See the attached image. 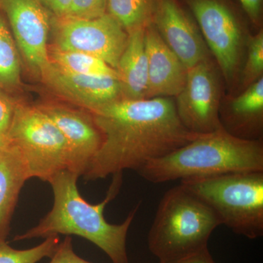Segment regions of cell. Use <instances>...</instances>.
<instances>
[{
	"mask_svg": "<svg viewBox=\"0 0 263 263\" xmlns=\"http://www.w3.org/2000/svg\"><path fill=\"white\" fill-rule=\"evenodd\" d=\"M89 112L103 143L83 176L86 181L138 171L198 136L183 125L171 98L120 99Z\"/></svg>",
	"mask_w": 263,
	"mask_h": 263,
	"instance_id": "1",
	"label": "cell"
},
{
	"mask_svg": "<svg viewBox=\"0 0 263 263\" xmlns=\"http://www.w3.org/2000/svg\"><path fill=\"white\" fill-rule=\"evenodd\" d=\"M113 182L103 201L91 204L81 196L77 186L79 175L72 171L59 173L49 181L53 193V205L39 224L15 240L48 238L59 235H78L89 240L103 251L113 263H129L127 233L140 204L131 211L122 224L105 220V208L115 198L122 183V173L114 174Z\"/></svg>",
	"mask_w": 263,
	"mask_h": 263,
	"instance_id": "2",
	"label": "cell"
},
{
	"mask_svg": "<svg viewBox=\"0 0 263 263\" xmlns=\"http://www.w3.org/2000/svg\"><path fill=\"white\" fill-rule=\"evenodd\" d=\"M255 171H263L262 141L237 138L221 127L149 161L138 173L148 182L161 183Z\"/></svg>",
	"mask_w": 263,
	"mask_h": 263,
	"instance_id": "3",
	"label": "cell"
},
{
	"mask_svg": "<svg viewBox=\"0 0 263 263\" xmlns=\"http://www.w3.org/2000/svg\"><path fill=\"white\" fill-rule=\"evenodd\" d=\"M219 226L212 208L180 183L161 199L148 232V249L160 262L182 258L208 248Z\"/></svg>",
	"mask_w": 263,
	"mask_h": 263,
	"instance_id": "4",
	"label": "cell"
},
{
	"mask_svg": "<svg viewBox=\"0 0 263 263\" xmlns=\"http://www.w3.org/2000/svg\"><path fill=\"white\" fill-rule=\"evenodd\" d=\"M235 234L254 240L263 235V171L233 173L181 180Z\"/></svg>",
	"mask_w": 263,
	"mask_h": 263,
	"instance_id": "5",
	"label": "cell"
},
{
	"mask_svg": "<svg viewBox=\"0 0 263 263\" xmlns=\"http://www.w3.org/2000/svg\"><path fill=\"white\" fill-rule=\"evenodd\" d=\"M9 144L23 159L29 179L49 182L63 171H71L70 147L60 129L37 106L15 103Z\"/></svg>",
	"mask_w": 263,
	"mask_h": 263,
	"instance_id": "6",
	"label": "cell"
},
{
	"mask_svg": "<svg viewBox=\"0 0 263 263\" xmlns=\"http://www.w3.org/2000/svg\"><path fill=\"white\" fill-rule=\"evenodd\" d=\"M230 86L239 81L247 35L226 0H183Z\"/></svg>",
	"mask_w": 263,
	"mask_h": 263,
	"instance_id": "7",
	"label": "cell"
},
{
	"mask_svg": "<svg viewBox=\"0 0 263 263\" xmlns=\"http://www.w3.org/2000/svg\"><path fill=\"white\" fill-rule=\"evenodd\" d=\"M52 28L54 45L51 47L98 57L115 70L129 35L107 13L93 19L54 17Z\"/></svg>",
	"mask_w": 263,
	"mask_h": 263,
	"instance_id": "8",
	"label": "cell"
},
{
	"mask_svg": "<svg viewBox=\"0 0 263 263\" xmlns=\"http://www.w3.org/2000/svg\"><path fill=\"white\" fill-rule=\"evenodd\" d=\"M221 95L219 73L210 58L189 69L182 91L175 100L183 125L197 135L222 127L219 118Z\"/></svg>",
	"mask_w": 263,
	"mask_h": 263,
	"instance_id": "9",
	"label": "cell"
},
{
	"mask_svg": "<svg viewBox=\"0 0 263 263\" xmlns=\"http://www.w3.org/2000/svg\"><path fill=\"white\" fill-rule=\"evenodd\" d=\"M0 10L29 69L41 76L50 64L48 38L54 15L38 0H0Z\"/></svg>",
	"mask_w": 263,
	"mask_h": 263,
	"instance_id": "10",
	"label": "cell"
},
{
	"mask_svg": "<svg viewBox=\"0 0 263 263\" xmlns=\"http://www.w3.org/2000/svg\"><path fill=\"white\" fill-rule=\"evenodd\" d=\"M153 24L187 70L210 58L198 26L178 0H157Z\"/></svg>",
	"mask_w": 263,
	"mask_h": 263,
	"instance_id": "11",
	"label": "cell"
},
{
	"mask_svg": "<svg viewBox=\"0 0 263 263\" xmlns=\"http://www.w3.org/2000/svg\"><path fill=\"white\" fill-rule=\"evenodd\" d=\"M41 77L57 94L89 111L122 99L120 83L113 76L72 73L50 62Z\"/></svg>",
	"mask_w": 263,
	"mask_h": 263,
	"instance_id": "12",
	"label": "cell"
},
{
	"mask_svg": "<svg viewBox=\"0 0 263 263\" xmlns=\"http://www.w3.org/2000/svg\"><path fill=\"white\" fill-rule=\"evenodd\" d=\"M60 129L68 143L71 171L84 176L103 143V135L92 115L54 104L37 106Z\"/></svg>",
	"mask_w": 263,
	"mask_h": 263,
	"instance_id": "13",
	"label": "cell"
},
{
	"mask_svg": "<svg viewBox=\"0 0 263 263\" xmlns=\"http://www.w3.org/2000/svg\"><path fill=\"white\" fill-rule=\"evenodd\" d=\"M148 61L146 98H172L182 91L187 69L164 42L153 22L145 28Z\"/></svg>",
	"mask_w": 263,
	"mask_h": 263,
	"instance_id": "14",
	"label": "cell"
},
{
	"mask_svg": "<svg viewBox=\"0 0 263 263\" xmlns=\"http://www.w3.org/2000/svg\"><path fill=\"white\" fill-rule=\"evenodd\" d=\"M221 126L232 136L262 141L263 77L249 85L241 94L221 106Z\"/></svg>",
	"mask_w": 263,
	"mask_h": 263,
	"instance_id": "15",
	"label": "cell"
},
{
	"mask_svg": "<svg viewBox=\"0 0 263 263\" xmlns=\"http://www.w3.org/2000/svg\"><path fill=\"white\" fill-rule=\"evenodd\" d=\"M145 28L138 29L128 34L127 46L118 62L116 70L120 83L122 99L146 98L148 61L145 45Z\"/></svg>",
	"mask_w": 263,
	"mask_h": 263,
	"instance_id": "16",
	"label": "cell"
},
{
	"mask_svg": "<svg viewBox=\"0 0 263 263\" xmlns=\"http://www.w3.org/2000/svg\"><path fill=\"white\" fill-rule=\"evenodd\" d=\"M29 179L18 151L8 144L0 149V243L6 241L19 194Z\"/></svg>",
	"mask_w": 263,
	"mask_h": 263,
	"instance_id": "17",
	"label": "cell"
},
{
	"mask_svg": "<svg viewBox=\"0 0 263 263\" xmlns=\"http://www.w3.org/2000/svg\"><path fill=\"white\" fill-rule=\"evenodd\" d=\"M157 0H108L106 13L129 34L153 22Z\"/></svg>",
	"mask_w": 263,
	"mask_h": 263,
	"instance_id": "18",
	"label": "cell"
},
{
	"mask_svg": "<svg viewBox=\"0 0 263 263\" xmlns=\"http://www.w3.org/2000/svg\"><path fill=\"white\" fill-rule=\"evenodd\" d=\"M18 48L4 13L0 10V89L13 91L21 84Z\"/></svg>",
	"mask_w": 263,
	"mask_h": 263,
	"instance_id": "19",
	"label": "cell"
},
{
	"mask_svg": "<svg viewBox=\"0 0 263 263\" xmlns=\"http://www.w3.org/2000/svg\"><path fill=\"white\" fill-rule=\"evenodd\" d=\"M50 62L62 70L81 75L113 76L118 78L115 69L98 57L76 51H63L48 48Z\"/></svg>",
	"mask_w": 263,
	"mask_h": 263,
	"instance_id": "20",
	"label": "cell"
},
{
	"mask_svg": "<svg viewBox=\"0 0 263 263\" xmlns=\"http://www.w3.org/2000/svg\"><path fill=\"white\" fill-rule=\"evenodd\" d=\"M59 235L46 238L33 248L18 250L12 248L6 241L0 243V263H37L45 257H51L60 243Z\"/></svg>",
	"mask_w": 263,
	"mask_h": 263,
	"instance_id": "21",
	"label": "cell"
},
{
	"mask_svg": "<svg viewBox=\"0 0 263 263\" xmlns=\"http://www.w3.org/2000/svg\"><path fill=\"white\" fill-rule=\"evenodd\" d=\"M247 57L240 70L239 81L243 89L263 77V31L247 35Z\"/></svg>",
	"mask_w": 263,
	"mask_h": 263,
	"instance_id": "22",
	"label": "cell"
},
{
	"mask_svg": "<svg viewBox=\"0 0 263 263\" xmlns=\"http://www.w3.org/2000/svg\"><path fill=\"white\" fill-rule=\"evenodd\" d=\"M108 0H72L64 18L93 19L106 13Z\"/></svg>",
	"mask_w": 263,
	"mask_h": 263,
	"instance_id": "23",
	"label": "cell"
},
{
	"mask_svg": "<svg viewBox=\"0 0 263 263\" xmlns=\"http://www.w3.org/2000/svg\"><path fill=\"white\" fill-rule=\"evenodd\" d=\"M15 103L0 89V149L9 144V133L14 116Z\"/></svg>",
	"mask_w": 263,
	"mask_h": 263,
	"instance_id": "24",
	"label": "cell"
},
{
	"mask_svg": "<svg viewBox=\"0 0 263 263\" xmlns=\"http://www.w3.org/2000/svg\"><path fill=\"white\" fill-rule=\"evenodd\" d=\"M49 263H92L81 258L76 254L72 246V238L66 236L63 241L60 242L56 252L51 257Z\"/></svg>",
	"mask_w": 263,
	"mask_h": 263,
	"instance_id": "25",
	"label": "cell"
},
{
	"mask_svg": "<svg viewBox=\"0 0 263 263\" xmlns=\"http://www.w3.org/2000/svg\"><path fill=\"white\" fill-rule=\"evenodd\" d=\"M251 22L260 27L262 21L263 0H238Z\"/></svg>",
	"mask_w": 263,
	"mask_h": 263,
	"instance_id": "26",
	"label": "cell"
},
{
	"mask_svg": "<svg viewBox=\"0 0 263 263\" xmlns=\"http://www.w3.org/2000/svg\"><path fill=\"white\" fill-rule=\"evenodd\" d=\"M56 18H64L68 12L72 0H38Z\"/></svg>",
	"mask_w": 263,
	"mask_h": 263,
	"instance_id": "27",
	"label": "cell"
},
{
	"mask_svg": "<svg viewBox=\"0 0 263 263\" xmlns=\"http://www.w3.org/2000/svg\"><path fill=\"white\" fill-rule=\"evenodd\" d=\"M159 263H216V262L208 247L199 251L196 253L190 254L182 258L167 261V262H159Z\"/></svg>",
	"mask_w": 263,
	"mask_h": 263,
	"instance_id": "28",
	"label": "cell"
}]
</instances>
